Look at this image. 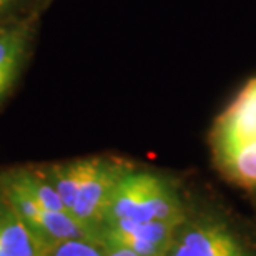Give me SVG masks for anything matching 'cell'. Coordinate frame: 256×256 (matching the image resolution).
Wrapping results in <instances>:
<instances>
[{
    "mask_svg": "<svg viewBox=\"0 0 256 256\" xmlns=\"http://www.w3.org/2000/svg\"><path fill=\"white\" fill-rule=\"evenodd\" d=\"M95 156L92 158H78L65 163H55L44 172L47 180L52 183L54 188L62 198L64 204L70 213V208L74 204L76 193L80 186L84 185L85 178L88 176L90 170L94 168Z\"/></svg>",
    "mask_w": 256,
    "mask_h": 256,
    "instance_id": "obj_9",
    "label": "cell"
},
{
    "mask_svg": "<svg viewBox=\"0 0 256 256\" xmlns=\"http://www.w3.org/2000/svg\"><path fill=\"white\" fill-rule=\"evenodd\" d=\"M165 256H253L226 224L213 218H186Z\"/></svg>",
    "mask_w": 256,
    "mask_h": 256,
    "instance_id": "obj_4",
    "label": "cell"
},
{
    "mask_svg": "<svg viewBox=\"0 0 256 256\" xmlns=\"http://www.w3.org/2000/svg\"><path fill=\"white\" fill-rule=\"evenodd\" d=\"M182 223L118 222L104 223L95 234L102 246L126 248L140 256H165Z\"/></svg>",
    "mask_w": 256,
    "mask_h": 256,
    "instance_id": "obj_6",
    "label": "cell"
},
{
    "mask_svg": "<svg viewBox=\"0 0 256 256\" xmlns=\"http://www.w3.org/2000/svg\"><path fill=\"white\" fill-rule=\"evenodd\" d=\"M14 180H17L25 190H27L37 202L42 204L44 208L50 210V212H66L68 210L64 204L62 198L54 188V185L47 180V176L37 172H17L14 173Z\"/></svg>",
    "mask_w": 256,
    "mask_h": 256,
    "instance_id": "obj_10",
    "label": "cell"
},
{
    "mask_svg": "<svg viewBox=\"0 0 256 256\" xmlns=\"http://www.w3.org/2000/svg\"><path fill=\"white\" fill-rule=\"evenodd\" d=\"M188 216L176 186L152 172L128 170L120 178L105 222H172L183 223Z\"/></svg>",
    "mask_w": 256,
    "mask_h": 256,
    "instance_id": "obj_2",
    "label": "cell"
},
{
    "mask_svg": "<svg viewBox=\"0 0 256 256\" xmlns=\"http://www.w3.org/2000/svg\"><path fill=\"white\" fill-rule=\"evenodd\" d=\"M48 256H105V250L94 240L74 238L54 243Z\"/></svg>",
    "mask_w": 256,
    "mask_h": 256,
    "instance_id": "obj_11",
    "label": "cell"
},
{
    "mask_svg": "<svg viewBox=\"0 0 256 256\" xmlns=\"http://www.w3.org/2000/svg\"><path fill=\"white\" fill-rule=\"evenodd\" d=\"M130 170L124 162L95 156L94 168L80 186L70 214L86 228L95 240L98 228L104 224L110 200L120 178Z\"/></svg>",
    "mask_w": 256,
    "mask_h": 256,
    "instance_id": "obj_3",
    "label": "cell"
},
{
    "mask_svg": "<svg viewBox=\"0 0 256 256\" xmlns=\"http://www.w3.org/2000/svg\"><path fill=\"white\" fill-rule=\"evenodd\" d=\"M0 256H7V254H5V253H2V252H0Z\"/></svg>",
    "mask_w": 256,
    "mask_h": 256,
    "instance_id": "obj_14",
    "label": "cell"
},
{
    "mask_svg": "<svg viewBox=\"0 0 256 256\" xmlns=\"http://www.w3.org/2000/svg\"><path fill=\"white\" fill-rule=\"evenodd\" d=\"M5 202L32 226L35 232L50 243L64 242L74 238L94 240L92 233L84 228L76 220L66 212H50L44 208L32 194L10 175L4 183ZM95 242V240H94Z\"/></svg>",
    "mask_w": 256,
    "mask_h": 256,
    "instance_id": "obj_5",
    "label": "cell"
},
{
    "mask_svg": "<svg viewBox=\"0 0 256 256\" xmlns=\"http://www.w3.org/2000/svg\"><path fill=\"white\" fill-rule=\"evenodd\" d=\"M14 0H0V8H4L5 5H8V4H12Z\"/></svg>",
    "mask_w": 256,
    "mask_h": 256,
    "instance_id": "obj_13",
    "label": "cell"
},
{
    "mask_svg": "<svg viewBox=\"0 0 256 256\" xmlns=\"http://www.w3.org/2000/svg\"><path fill=\"white\" fill-rule=\"evenodd\" d=\"M27 45V28L24 25L0 28V100L12 86L22 65Z\"/></svg>",
    "mask_w": 256,
    "mask_h": 256,
    "instance_id": "obj_8",
    "label": "cell"
},
{
    "mask_svg": "<svg viewBox=\"0 0 256 256\" xmlns=\"http://www.w3.org/2000/svg\"><path fill=\"white\" fill-rule=\"evenodd\" d=\"M104 250H105V256H140L130 252V250L118 248V246H104Z\"/></svg>",
    "mask_w": 256,
    "mask_h": 256,
    "instance_id": "obj_12",
    "label": "cell"
},
{
    "mask_svg": "<svg viewBox=\"0 0 256 256\" xmlns=\"http://www.w3.org/2000/svg\"><path fill=\"white\" fill-rule=\"evenodd\" d=\"M210 143L214 163L226 180L242 188H256V78L216 118Z\"/></svg>",
    "mask_w": 256,
    "mask_h": 256,
    "instance_id": "obj_1",
    "label": "cell"
},
{
    "mask_svg": "<svg viewBox=\"0 0 256 256\" xmlns=\"http://www.w3.org/2000/svg\"><path fill=\"white\" fill-rule=\"evenodd\" d=\"M52 244L7 202L0 203V252L7 256H48Z\"/></svg>",
    "mask_w": 256,
    "mask_h": 256,
    "instance_id": "obj_7",
    "label": "cell"
}]
</instances>
